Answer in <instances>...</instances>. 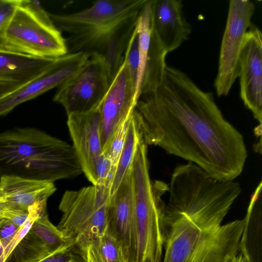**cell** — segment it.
<instances>
[{"label": "cell", "instance_id": "cell-23", "mask_svg": "<svg viewBox=\"0 0 262 262\" xmlns=\"http://www.w3.org/2000/svg\"><path fill=\"white\" fill-rule=\"evenodd\" d=\"M84 262H124L121 248L111 231L93 239L80 254Z\"/></svg>", "mask_w": 262, "mask_h": 262}, {"label": "cell", "instance_id": "cell-28", "mask_svg": "<svg viewBox=\"0 0 262 262\" xmlns=\"http://www.w3.org/2000/svg\"><path fill=\"white\" fill-rule=\"evenodd\" d=\"M19 2L20 0H0V51H5L6 32Z\"/></svg>", "mask_w": 262, "mask_h": 262}, {"label": "cell", "instance_id": "cell-10", "mask_svg": "<svg viewBox=\"0 0 262 262\" xmlns=\"http://www.w3.org/2000/svg\"><path fill=\"white\" fill-rule=\"evenodd\" d=\"M140 11L102 30L70 35L65 38L68 54L83 52L89 56L93 53L102 56L112 82L123 62L124 54L136 29Z\"/></svg>", "mask_w": 262, "mask_h": 262}, {"label": "cell", "instance_id": "cell-32", "mask_svg": "<svg viewBox=\"0 0 262 262\" xmlns=\"http://www.w3.org/2000/svg\"><path fill=\"white\" fill-rule=\"evenodd\" d=\"M6 247H4L2 245L1 242H0V256L3 254L5 248Z\"/></svg>", "mask_w": 262, "mask_h": 262}, {"label": "cell", "instance_id": "cell-19", "mask_svg": "<svg viewBox=\"0 0 262 262\" xmlns=\"http://www.w3.org/2000/svg\"><path fill=\"white\" fill-rule=\"evenodd\" d=\"M53 182L14 176L0 177V200L24 210L37 202H47L56 191Z\"/></svg>", "mask_w": 262, "mask_h": 262}, {"label": "cell", "instance_id": "cell-22", "mask_svg": "<svg viewBox=\"0 0 262 262\" xmlns=\"http://www.w3.org/2000/svg\"><path fill=\"white\" fill-rule=\"evenodd\" d=\"M142 138L133 113L129 120L126 138L111 186L112 195L125 177L132 172L138 145Z\"/></svg>", "mask_w": 262, "mask_h": 262}, {"label": "cell", "instance_id": "cell-11", "mask_svg": "<svg viewBox=\"0 0 262 262\" xmlns=\"http://www.w3.org/2000/svg\"><path fill=\"white\" fill-rule=\"evenodd\" d=\"M147 0H99L86 9L70 14L49 13L56 27L71 34L97 31L140 11Z\"/></svg>", "mask_w": 262, "mask_h": 262}, {"label": "cell", "instance_id": "cell-9", "mask_svg": "<svg viewBox=\"0 0 262 262\" xmlns=\"http://www.w3.org/2000/svg\"><path fill=\"white\" fill-rule=\"evenodd\" d=\"M255 5L248 0L229 2L227 23L214 86L219 96L228 95L238 77L239 61L247 31L251 25Z\"/></svg>", "mask_w": 262, "mask_h": 262}, {"label": "cell", "instance_id": "cell-13", "mask_svg": "<svg viewBox=\"0 0 262 262\" xmlns=\"http://www.w3.org/2000/svg\"><path fill=\"white\" fill-rule=\"evenodd\" d=\"M135 89L123 61L99 106L100 134L103 151L136 107Z\"/></svg>", "mask_w": 262, "mask_h": 262}, {"label": "cell", "instance_id": "cell-7", "mask_svg": "<svg viewBox=\"0 0 262 262\" xmlns=\"http://www.w3.org/2000/svg\"><path fill=\"white\" fill-rule=\"evenodd\" d=\"M110 197V187L103 185H92L63 193L59 205L62 215L57 227L78 252L103 234Z\"/></svg>", "mask_w": 262, "mask_h": 262}, {"label": "cell", "instance_id": "cell-25", "mask_svg": "<svg viewBox=\"0 0 262 262\" xmlns=\"http://www.w3.org/2000/svg\"><path fill=\"white\" fill-rule=\"evenodd\" d=\"M30 230L41 240L51 254L71 246L70 242L50 221L47 211L34 220Z\"/></svg>", "mask_w": 262, "mask_h": 262}, {"label": "cell", "instance_id": "cell-14", "mask_svg": "<svg viewBox=\"0 0 262 262\" xmlns=\"http://www.w3.org/2000/svg\"><path fill=\"white\" fill-rule=\"evenodd\" d=\"M240 97L261 125L262 33L252 23L246 32L239 61Z\"/></svg>", "mask_w": 262, "mask_h": 262}, {"label": "cell", "instance_id": "cell-5", "mask_svg": "<svg viewBox=\"0 0 262 262\" xmlns=\"http://www.w3.org/2000/svg\"><path fill=\"white\" fill-rule=\"evenodd\" d=\"M138 233L136 262H161L165 243L167 184L150 178L147 145L139 143L133 165Z\"/></svg>", "mask_w": 262, "mask_h": 262}, {"label": "cell", "instance_id": "cell-2", "mask_svg": "<svg viewBox=\"0 0 262 262\" xmlns=\"http://www.w3.org/2000/svg\"><path fill=\"white\" fill-rule=\"evenodd\" d=\"M82 173L72 145L33 128L0 133V177L14 176L54 182Z\"/></svg>", "mask_w": 262, "mask_h": 262}, {"label": "cell", "instance_id": "cell-12", "mask_svg": "<svg viewBox=\"0 0 262 262\" xmlns=\"http://www.w3.org/2000/svg\"><path fill=\"white\" fill-rule=\"evenodd\" d=\"M107 227L119 244L124 261L136 262L138 242L133 170L111 195Z\"/></svg>", "mask_w": 262, "mask_h": 262}, {"label": "cell", "instance_id": "cell-21", "mask_svg": "<svg viewBox=\"0 0 262 262\" xmlns=\"http://www.w3.org/2000/svg\"><path fill=\"white\" fill-rule=\"evenodd\" d=\"M167 52L152 28L140 90L141 96L148 95L158 88L166 67Z\"/></svg>", "mask_w": 262, "mask_h": 262}, {"label": "cell", "instance_id": "cell-4", "mask_svg": "<svg viewBox=\"0 0 262 262\" xmlns=\"http://www.w3.org/2000/svg\"><path fill=\"white\" fill-rule=\"evenodd\" d=\"M163 262H227L239 252L245 220L201 227L183 216H165Z\"/></svg>", "mask_w": 262, "mask_h": 262}, {"label": "cell", "instance_id": "cell-29", "mask_svg": "<svg viewBox=\"0 0 262 262\" xmlns=\"http://www.w3.org/2000/svg\"><path fill=\"white\" fill-rule=\"evenodd\" d=\"M28 216V211L19 209L0 200V223L6 220L20 227L26 222Z\"/></svg>", "mask_w": 262, "mask_h": 262}, {"label": "cell", "instance_id": "cell-27", "mask_svg": "<svg viewBox=\"0 0 262 262\" xmlns=\"http://www.w3.org/2000/svg\"><path fill=\"white\" fill-rule=\"evenodd\" d=\"M123 61L125 62L127 66L132 84L135 89L136 99V92L139 64L138 34L136 29L124 52Z\"/></svg>", "mask_w": 262, "mask_h": 262}, {"label": "cell", "instance_id": "cell-15", "mask_svg": "<svg viewBox=\"0 0 262 262\" xmlns=\"http://www.w3.org/2000/svg\"><path fill=\"white\" fill-rule=\"evenodd\" d=\"M68 116L67 126L82 173L92 185L97 184V171L103 156L99 106L84 113Z\"/></svg>", "mask_w": 262, "mask_h": 262}, {"label": "cell", "instance_id": "cell-16", "mask_svg": "<svg viewBox=\"0 0 262 262\" xmlns=\"http://www.w3.org/2000/svg\"><path fill=\"white\" fill-rule=\"evenodd\" d=\"M89 55L83 52L68 53L56 58L42 74L10 95L0 99V116L19 104L34 99L61 84L74 76Z\"/></svg>", "mask_w": 262, "mask_h": 262}, {"label": "cell", "instance_id": "cell-3", "mask_svg": "<svg viewBox=\"0 0 262 262\" xmlns=\"http://www.w3.org/2000/svg\"><path fill=\"white\" fill-rule=\"evenodd\" d=\"M168 190L165 215L183 216L201 227H217L242 189L238 183L216 179L188 162L174 169Z\"/></svg>", "mask_w": 262, "mask_h": 262}, {"label": "cell", "instance_id": "cell-31", "mask_svg": "<svg viewBox=\"0 0 262 262\" xmlns=\"http://www.w3.org/2000/svg\"><path fill=\"white\" fill-rule=\"evenodd\" d=\"M227 262H247L245 258L239 252Z\"/></svg>", "mask_w": 262, "mask_h": 262}, {"label": "cell", "instance_id": "cell-24", "mask_svg": "<svg viewBox=\"0 0 262 262\" xmlns=\"http://www.w3.org/2000/svg\"><path fill=\"white\" fill-rule=\"evenodd\" d=\"M51 254L41 240L29 229L3 262H38Z\"/></svg>", "mask_w": 262, "mask_h": 262}, {"label": "cell", "instance_id": "cell-33", "mask_svg": "<svg viewBox=\"0 0 262 262\" xmlns=\"http://www.w3.org/2000/svg\"><path fill=\"white\" fill-rule=\"evenodd\" d=\"M124 262H127V261H125L124 260Z\"/></svg>", "mask_w": 262, "mask_h": 262}, {"label": "cell", "instance_id": "cell-1", "mask_svg": "<svg viewBox=\"0 0 262 262\" xmlns=\"http://www.w3.org/2000/svg\"><path fill=\"white\" fill-rule=\"evenodd\" d=\"M133 115L146 145L232 181L242 173L247 151L242 135L224 117L213 94L182 71L166 66L156 91L142 96Z\"/></svg>", "mask_w": 262, "mask_h": 262}, {"label": "cell", "instance_id": "cell-20", "mask_svg": "<svg viewBox=\"0 0 262 262\" xmlns=\"http://www.w3.org/2000/svg\"><path fill=\"white\" fill-rule=\"evenodd\" d=\"M262 183L252 194L239 244V253L247 262H262Z\"/></svg>", "mask_w": 262, "mask_h": 262}, {"label": "cell", "instance_id": "cell-17", "mask_svg": "<svg viewBox=\"0 0 262 262\" xmlns=\"http://www.w3.org/2000/svg\"><path fill=\"white\" fill-rule=\"evenodd\" d=\"M153 29L168 53L178 48L191 32L181 0H152Z\"/></svg>", "mask_w": 262, "mask_h": 262}, {"label": "cell", "instance_id": "cell-18", "mask_svg": "<svg viewBox=\"0 0 262 262\" xmlns=\"http://www.w3.org/2000/svg\"><path fill=\"white\" fill-rule=\"evenodd\" d=\"M56 59L0 51V99L40 76Z\"/></svg>", "mask_w": 262, "mask_h": 262}, {"label": "cell", "instance_id": "cell-26", "mask_svg": "<svg viewBox=\"0 0 262 262\" xmlns=\"http://www.w3.org/2000/svg\"><path fill=\"white\" fill-rule=\"evenodd\" d=\"M128 120L129 119L120 127L108 146L103 152V154L111 164L114 175L126 138Z\"/></svg>", "mask_w": 262, "mask_h": 262}, {"label": "cell", "instance_id": "cell-6", "mask_svg": "<svg viewBox=\"0 0 262 262\" xmlns=\"http://www.w3.org/2000/svg\"><path fill=\"white\" fill-rule=\"evenodd\" d=\"M5 50L53 59L68 54L65 38L37 1L20 0L6 32Z\"/></svg>", "mask_w": 262, "mask_h": 262}, {"label": "cell", "instance_id": "cell-8", "mask_svg": "<svg viewBox=\"0 0 262 262\" xmlns=\"http://www.w3.org/2000/svg\"><path fill=\"white\" fill-rule=\"evenodd\" d=\"M111 83L104 58L93 53L80 70L59 86L53 101L61 104L67 116L98 108Z\"/></svg>", "mask_w": 262, "mask_h": 262}, {"label": "cell", "instance_id": "cell-30", "mask_svg": "<svg viewBox=\"0 0 262 262\" xmlns=\"http://www.w3.org/2000/svg\"><path fill=\"white\" fill-rule=\"evenodd\" d=\"M38 262H84L82 258L71 247L61 249Z\"/></svg>", "mask_w": 262, "mask_h": 262}]
</instances>
